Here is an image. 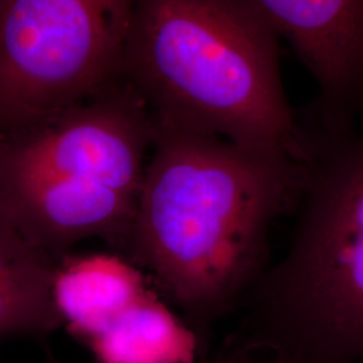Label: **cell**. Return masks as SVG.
I'll return each mask as SVG.
<instances>
[{"instance_id":"cell-1","label":"cell","mask_w":363,"mask_h":363,"mask_svg":"<svg viewBox=\"0 0 363 363\" xmlns=\"http://www.w3.org/2000/svg\"><path fill=\"white\" fill-rule=\"evenodd\" d=\"M304 181L289 156L154 121L123 252L181 308L201 358L210 327L267 271L273 223L295 211Z\"/></svg>"},{"instance_id":"cell-2","label":"cell","mask_w":363,"mask_h":363,"mask_svg":"<svg viewBox=\"0 0 363 363\" xmlns=\"http://www.w3.org/2000/svg\"><path fill=\"white\" fill-rule=\"evenodd\" d=\"M121 78L154 121L308 159L280 37L252 0H136Z\"/></svg>"},{"instance_id":"cell-3","label":"cell","mask_w":363,"mask_h":363,"mask_svg":"<svg viewBox=\"0 0 363 363\" xmlns=\"http://www.w3.org/2000/svg\"><path fill=\"white\" fill-rule=\"evenodd\" d=\"M154 121L127 81L0 135V213L55 261L88 238L123 250Z\"/></svg>"},{"instance_id":"cell-4","label":"cell","mask_w":363,"mask_h":363,"mask_svg":"<svg viewBox=\"0 0 363 363\" xmlns=\"http://www.w3.org/2000/svg\"><path fill=\"white\" fill-rule=\"evenodd\" d=\"M308 142L291 242L247 294L233 342L298 363H363V125Z\"/></svg>"},{"instance_id":"cell-5","label":"cell","mask_w":363,"mask_h":363,"mask_svg":"<svg viewBox=\"0 0 363 363\" xmlns=\"http://www.w3.org/2000/svg\"><path fill=\"white\" fill-rule=\"evenodd\" d=\"M136 0H4L0 135L91 99L121 77Z\"/></svg>"},{"instance_id":"cell-6","label":"cell","mask_w":363,"mask_h":363,"mask_svg":"<svg viewBox=\"0 0 363 363\" xmlns=\"http://www.w3.org/2000/svg\"><path fill=\"white\" fill-rule=\"evenodd\" d=\"M316 84L298 117L312 136L363 125V0H252Z\"/></svg>"},{"instance_id":"cell-7","label":"cell","mask_w":363,"mask_h":363,"mask_svg":"<svg viewBox=\"0 0 363 363\" xmlns=\"http://www.w3.org/2000/svg\"><path fill=\"white\" fill-rule=\"evenodd\" d=\"M150 291L142 269L105 253L67 255L52 277V301L62 325L84 343Z\"/></svg>"},{"instance_id":"cell-8","label":"cell","mask_w":363,"mask_h":363,"mask_svg":"<svg viewBox=\"0 0 363 363\" xmlns=\"http://www.w3.org/2000/svg\"><path fill=\"white\" fill-rule=\"evenodd\" d=\"M57 264L0 213V340L48 337L62 327L52 301Z\"/></svg>"},{"instance_id":"cell-9","label":"cell","mask_w":363,"mask_h":363,"mask_svg":"<svg viewBox=\"0 0 363 363\" xmlns=\"http://www.w3.org/2000/svg\"><path fill=\"white\" fill-rule=\"evenodd\" d=\"M97 363H195L193 328L151 289L86 343Z\"/></svg>"},{"instance_id":"cell-10","label":"cell","mask_w":363,"mask_h":363,"mask_svg":"<svg viewBox=\"0 0 363 363\" xmlns=\"http://www.w3.org/2000/svg\"><path fill=\"white\" fill-rule=\"evenodd\" d=\"M253 350H249L247 347L237 345L232 342V346L229 347V350L226 352H222L220 355L214 357V358H199V361L195 363H255L252 355ZM269 363H298L291 358L281 357V355H271V361Z\"/></svg>"},{"instance_id":"cell-11","label":"cell","mask_w":363,"mask_h":363,"mask_svg":"<svg viewBox=\"0 0 363 363\" xmlns=\"http://www.w3.org/2000/svg\"><path fill=\"white\" fill-rule=\"evenodd\" d=\"M3 1H4V0H0V7H1V4H3Z\"/></svg>"}]
</instances>
